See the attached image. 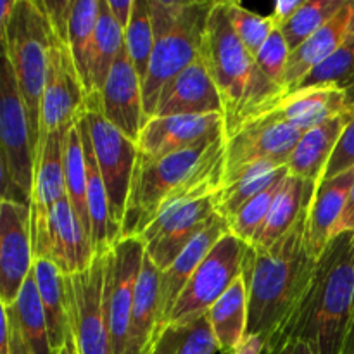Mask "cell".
<instances>
[{
	"label": "cell",
	"instance_id": "obj_1",
	"mask_svg": "<svg viewBox=\"0 0 354 354\" xmlns=\"http://www.w3.org/2000/svg\"><path fill=\"white\" fill-rule=\"evenodd\" d=\"M310 209V207H308ZM308 211L283 237L266 249L248 245L242 277L248 287V334L265 342V353L299 308L317 259L304 245ZM263 353V354H265Z\"/></svg>",
	"mask_w": 354,
	"mask_h": 354
},
{
	"label": "cell",
	"instance_id": "obj_2",
	"mask_svg": "<svg viewBox=\"0 0 354 354\" xmlns=\"http://www.w3.org/2000/svg\"><path fill=\"white\" fill-rule=\"evenodd\" d=\"M223 159L225 135L161 158L138 154L121 237H140L142 232L173 204L201 194L216 192Z\"/></svg>",
	"mask_w": 354,
	"mask_h": 354
},
{
	"label": "cell",
	"instance_id": "obj_3",
	"mask_svg": "<svg viewBox=\"0 0 354 354\" xmlns=\"http://www.w3.org/2000/svg\"><path fill=\"white\" fill-rule=\"evenodd\" d=\"M353 249V232H342L328 242L299 308L265 354L292 339L308 342L317 354H341L354 313Z\"/></svg>",
	"mask_w": 354,
	"mask_h": 354
},
{
	"label": "cell",
	"instance_id": "obj_4",
	"mask_svg": "<svg viewBox=\"0 0 354 354\" xmlns=\"http://www.w3.org/2000/svg\"><path fill=\"white\" fill-rule=\"evenodd\" d=\"M201 59L223 104L225 138L275 106L286 90L270 82L235 35L223 2H214L204 31Z\"/></svg>",
	"mask_w": 354,
	"mask_h": 354
},
{
	"label": "cell",
	"instance_id": "obj_5",
	"mask_svg": "<svg viewBox=\"0 0 354 354\" xmlns=\"http://www.w3.org/2000/svg\"><path fill=\"white\" fill-rule=\"evenodd\" d=\"M213 6L211 0H149L154 48L142 83L144 123L154 114L166 83L201 57Z\"/></svg>",
	"mask_w": 354,
	"mask_h": 354
},
{
	"label": "cell",
	"instance_id": "obj_6",
	"mask_svg": "<svg viewBox=\"0 0 354 354\" xmlns=\"http://www.w3.org/2000/svg\"><path fill=\"white\" fill-rule=\"evenodd\" d=\"M48 33L50 24L41 2L16 0L7 30L6 50L26 107L33 154H37L40 137V107L47 75Z\"/></svg>",
	"mask_w": 354,
	"mask_h": 354
},
{
	"label": "cell",
	"instance_id": "obj_7",
	"mask_svg": "<svg viewBox=\"0 0 354 354\" xmlns=\"http://www.w3.org/2000/svg\"><path fill=\"white\" fill-rule=\"evenodd\" d=\"M83 118L86 121L90 144H92L97 166H99L100 176L106 187L107 199H109L111 218L121 232L138 156L137 142L118 130L104 116L100 109L99 93L86 97Z\"/></svg>",
	"mask_w": 354,
	"mask_h": 354
},
{
	"label": "cell",
	"instance_id": "obj_8",
	"mask_svg": "<svg viewBox=\"0 0 354 354\" xmlns=\"http://www.w3.org/2000/svg\"><path fill=\"white\" fill-rule=\"evenodd\" d=\"M107 254L82 273L64 277L69 328L78 354H114L106 308Z\"/></svg>",
	"mask_w": 354,
	"mask_h": 354
},
{
	"label": "cell",
	"instance_id": "obj_9",
	"mask_svg": "<svg viewBox=\"0 0 354 354\" xmlns=\"http://www.w3.org/2000/svg\"><path fill=\"white\" fill-rule=\"evenodd\" d=\"M301 137L303 131L275 120L270 114H259L249 120L225 138L223 171L218 189L232 183L249 166L258 162L272 161L287 165L290 152Z\"/></svg>",
	"mask_w": 354,
	"mask_h": 354
},
{
	"label": "cell",
	"instance_id": "obj_10",
	"mask_svg": "<svg viewBox=\"0 0 354 354\" xmlns=\"http://www.w3.org/2000/svg\"><path fill=\"white\" fill-rule=\"evenodd\" d=\"M245 251L248 244L235 237L232 232H227L213 245L209 254L201 261L183 287L169 315L168 324L207 313V310L227 292L228 287L242 273Z\"/></svg>",
	"mask_w": 354,
	"mask_h": 354
},
{
	"label": "cell",
	"instance_id": "obj_11",
	"mask_svg": "<svg viewBox=\"0 0 354 354\" xmlns=\"http://www.w3.org/2000/svg\"><path fill=\"white\" fill-rule=\"evenodd\" d=\"M0 149L14 185L30 199L35 175L33 144L26 107L6 45H0Z\"/></svg>",
	"mask_w": 354,
	"mask_h": 354
},
{
	"label": "cell",
	"instance_id": "obj_12",
	"mask_svg": "<svg viewBox=\"0 0 354 354\" xmlns=\"http://www.w3.org/2000/svg\"><path fill=\"white\" fill-rule=\"evenodd\" d=\"M86 93L76 73L68 37L52 30L48 33L47 75L40 107L38 145L52 131L69 127L85 109ZM38 151V147H37ZM37 158V154H35Z\"/></svg>",
	"mask_w": 354,
	"mask_h": 354
},
{
	"label": "cell",
	"instance_id": "obj_13",
	"mask_svg": "<svg viewBox=\"0 0 354 354\" xmlns=\"http://www.w3.org/2000/svg\"><path fill=\"white\" fill-rule=\"evenodd\" d=\"M213 194H201L173 204L142 232L145 254L159 272L168 268L180 252L218 216Z\"/></svg>",
	"mask_w": 354,
	"mask_h": 354
},
{
	"label": "cell",
	"instance_id": "obj_14",
	"mask_svg": "<svg viewBox=\"0 0 354 354\" xmlns=\"http://www.w3.org/2000/svg\"><path fill=\"white\" fill-rule=\"evenodd\" d=\"M31 244L33 259H48L64 277L85 272L95 258L88 234L73 213L68 197L54 204L47 220L31 230Z\"/></svg>",
	"mask_w": 354,
	"mask_h": 354
},
{
	"label": "cell",
	"instance_id": "obj_15",
	"mask_svg": "<svg viewBox=\"0 0 354 354\" xmlns=\"http://www.w3.org/2000/svg\"><path fill=\"white\" fill-rule=\"evenodd\" d=\"M145 245L140 237H121L107 252L106 308L113 353L123 354Z\"/></svg>",
	"mask_w": 354,
	"mask_h": 354
},
{
	"label": "cell",
	"instance_id": "obj_16",
	"mask_svg": "<svg viewBox=\"0 0 354 354\" xmlns=\"http://www.w3.org/2000/svg\"><path fill=\"white\" fill-rule=\"evenodd\" d=\"M33 270L31 211L28 204L3 201L0 213V299L12 306Z\"/></svg>",
	"mask_w": 354,
	"mask_h": 354
},
{
	"label": "cell",
	"instance_id": "obj_17",
	"mask_svg": "<svg viewBox=\"0 0 354 354\" xmlns=\"http://www.w3.org/2000/svg\"><path fill=\"white\" fill-rule=\"evenodd\" d=\"M221 135H225L223 114L151 118L142 124L137 149L145 158H161Z\"/></svg>",
	"mask_w": 354,
	"mask_h": 354
},
{
	"label": "cell",
	"instance_id": "obj_18",
	"mask_svg": "<svg viewBox=\"0 0 354 354\" xmlns=\"http://www.w3.org/2000/svg\"><path fill=\"white\" fill-rule=\"evenodd\" d=\"M99 102L104 116L118 130L137 142L144 124V93L142 80L128 57L124 44L99 92Z\"/></svg>",
	"mask_w": 354,
	"mask_h": 354
},
{
	"label": "cell",
	"instance_id": "obj_19",
	"mask_svg": "<svg viewBox=\"0 0 354 354\" xmlns=\"http://www.w3.org/2000/svg\"><path fill=\"white\" fill-rule=\"evenodd\" d=\"M201 114H223V104L203 59L199 57L166 83L159 93L152 118Z\"/></svg>",
	"mask_w": 354,
	"mask_h": 354
},
{
	"label": "cell",
	"instance_id": "obj_20",
	"mask_svg": "<svg viewBox=\"0 0 354 354\" xmlns=\"http://www.w3.org/2000/svg\"><path fill=\"white\" fill-rule=\"evenodd\" d=\"M73 124L52 131L38 145L35 158L33 189L30 197L31 230L47 220L48 213L66 196L64 182V144L66 135Z\"/></svg>",
	"mask_w": 354,
	"mask_h": 354
},
{
	"label": "cell",
	"instance_id": "obj_21",
	"mask_svg": "<svg viewBox=\"0 0 354 354\" xmlns=\"http://www.w3.org/2000/svg\"><path fill=\"white\" fill-rule=\"evenodd\" d=\"M351 109V102L344 90L337 86L322 85L297 88L286 93L266 113L275 120L304 131L327 123L332 118Z\"/></svg>",
	"mask_w": 354,
	"mask_h": 354
},
{
	"label": "cell",
	"instance_id": "obj_22",
	"mask_svg": "<svg viewBox=\"0 0 354 354\" xmlns=\"http://www.w3.org/2000/svg\"><path fill=\"white\" fill-rule=\"evenodd\" d=\"M228 228L227 220L216 216L211 221L206 230L201 232L185 249L178 254V258L171 263L166 270H162L159 275V320H158V334L169 320L173 308L182 294L183 287L194 275L197 266L201 265L204 258L209 254L213 245L223 237Z\"/></svg>",
	"mask_w": 354,
	"mask_h": 354
},
{
	"label": "cell",
	"instance_id": "obj_23",
	"mask_svg": "<svg viewBox=\"0 0 354 354\" xmlns=\"http://www.w3.org/2000/svg\"><path fill=\"white\" fill-rule=\"evenodd\" d=\"M353 182L354 168L341 173L335 178L318 183L317 192L308 209L306 234H304L308 254L313 256L315 259L320 258L324 249L334 237V230L348 203Z\"/></svg>",
	"mask_w": 354,
	"mask_h": 354
},
{
	"label": "cell",
	"instance_id": "obj_24",
	"mask_svg": "<svg viewBox=\"0 0 354 354\" xmlns=\"http://www.w3.org/2000/svg\"><path fill=\"white\" fill-rule=\"evenodd\" d=\"M353 14L354 0H346L344 7L328 23H325L317 33L311 35L296 50L290 52L286 78H283V88L287 93L292 92L308 73L313 71L344 44L346 31H348Z\"/></svg>",
	"mask_w": 354,
	"mask_h": 354
},
{
	"label": "cell",
	"instance_id": "obj_25",
	"mask_svg": "<svg viewBox=\"0 0 354 354\" xmlns=\"http://www.w3.org/2000/svg\"><path fill=\"white\" fill-rule=\"evenodd\" d=\"M349 118L351 109L332 118L320 127L304 131L287 161L289 175L306 182L320 183Z\"/></svg>",
	"mask_w": 354,
	"mask_h": 354
},
{
	"label": "cell",
	"instance_id": "obj_26",
	"mask_svg": "<svg viewBox=\"0 0 354 354\" xmlns=\"http://www.w3.org/2000/svg\"><path fill=\"white\" fill-rule=\"evenodd\" d=\"M159 272L147 254L142 261L140 277L135 290L127 346L123 354H149L158 335L159 320Z\"/></svg>",
	"mask_w": 354,
	"mask_h": 354
},
{
	"label": "cell",
	"instance_id": "obj_27",
	"mask_svg": "<svg viewBox=\"0 0 354 354\" xmlns=\"http://www.w3.org/2000/svg\"><path fill=\"white\" fill-rule=\"evenodd\" d=\"M80 131H82L83 152H85L86 165V201H88V218H90V242H92L93 254H107L114 244L121 239V232L113 223L107 199L106 187L97 166L95 154L90 144L86 121L83 118V111L78 118Z\"/></svg>",
	"mask_w": 354,
	"mask_h": 354
},
{
	"label": "cell",
	"instance_id": "obj_28",
	"mask_svg": "<svg viewBox=\"0 0 354 354\" xmlns=\"http://www.w3.org/2000/svg\"><path fill=\"white\" fill-rule=\"evenodd\" d=\"M317 187L318 183L315 182H306L297 176L287 175L282 189L270 207L265 223L249 245L256 249H266L283 237L308 211Z\"/></svg>",
	"mask_w": 354,
	"mask_h": 354
},
{
	"label": "cell",
	"instance_id": "obj_29",
	"mask_svg": "<svg viewBox=\"0 0 354 354\" xmlns=\"http://www.w3.org/2000/svg\"><path fill=\"white\" fill-rule=\"evenodd\" d=\"M206 315L220 353L234 354L248 334V287L242 273Z\"/></svg>",
	"mask_w": 354,
	"mask_h": 354
},
{
	"label": "cell",
	"instance_id": "obj_30",
	"mask_svg": "<svg viewBox=\"0 0 354 354\" xmlns=\"http://www.w3.org/2000/svg\"><path fill=\"white\" fill-rule=\"evenodd\" d=\"M33 273L37 280L38 294L44 306L45 320H47L48 339L55 353L64 346L66 337L71 332L68 317V301H66L64 275L57 266L45 258L33 259Z\"/></svg>",
	"mask_w": 354,
	"mask_h": 354
},
{
	"label": "cell",
	"instance_id": "obj_31",
	"mask_svg": "<svg viewBox=\"0 0 354 354\" xmlns=\"http://www.w3.org/2000/svg\"><path fill=\"white\" fill-rule=\"evenodd\" d=\"M99 21V0H73L68 19V45L86 97L93 95V45Z\"/></svg>",
	"mask_w": 354,
	"mask_h": 354
},
{
	"label": "cell",
	"instance_id": "obj_32",
	"mask_svg": "<svg viewBox=\"0 0 354 354\" xmlns=\"http://www.w3.org/2000/svg\"><path fill=\"white\" fill-rule=\"evenodd\" d=\"M289 175L287 165L282 162H258L245 169L232 183L221 187L213 194L214 211L223 220H230L242 206L254 199L258 194L268 189L277 180H282Z\"/></svg>",
	"mask_w": 354,
	"mask_h": 354
},
{
	"label": "cell",
	"instance_id": "obj_33",
	"mask_svg": "<svg viewBox=\"0 0 354 354\" xmlns=\"http://www.w3.org/2000/svg\"><path fill=\"white\" fill-rule=\"evenodd\" d=\"M218 342L207 315L166 324L156 335L149 354H216Z\"/></svg>",
	"mask_w": 354,
	"mask_h": 354
},
{
	"label": "cell",
	"instance_id": "obj_34",
	"mask_svg": "<svg viewBox=\"0 0 354 354\" xmlns=\"http://www.w3.org/2000/svg\"><path fill=\"white\" fill-rule=\"evenodd\" d=\"M7 308L12 311L14 318H16L21 337H23L30 354H57L52 349L50 339H48L47 320H45L33 270L24 280L23 287L17 294V299L14 301L12 306Z\"/></svg>",
	"mask_w": 354,
	"mask_h": 354
},
{
	"label": "cell",
	"instance_id": "obj_35",
	"mask_svg": "<svg viewBox=\"0 0 354 354\" xmlns=\"http://www.w3.org/2000/svg\"><path fill=\"white\" fill-rule=\"evenodd\" d=\"M80 118V116H78ZM78 118L68 130L64 144V182L66 196L76 214L78 221L90 237L88 201H86V165L83 152L82 131H80Z\"/></svg>",
	"mask_w": 354,
	"mask_h": 354
},
{
	"label": "cell",
	"instance_id": "obj_36",
	"mask_svg": "<svg viewBox=\"0 0 354 354\" xmlns=\"http://www.w3.org/2000/svg\"><path fill=\"white\" fill-rule=\"evenodd\" d=\"M124 44V31L111 16L106 0H99V21L95 30V45H93L92 78L93 90L99 93L120 55Z\"/></svg>",
	"mask_w": 354,
	"mask_h": 354
},
{
	"label": "cell",
	"instance_id": "obj_37",
	"mask_svg": "<svg viewBox=\"0 0 354 354\" xmlns=\"http://www.w3.org/2000/svg\"><path fill=\"white\" fill-rule=\"evenodd\" d=\"M344 3L346 0H304L296 14L280 26L289 50H296L311 35L317 33L344 7Z\"/></svg>",
	"mask_w": 354,
	"mask_h": 354
},
{
	"label": "cell",
	"instance_id": "obj_38",
	"mask_svg": "<svg viewBox=\"0 0 354 354\" xmlns=\"http://www.w3.org/2000/svg\"><path fill=\"white\" fill-rule=\"evenodd\" d=\"M124 47L135 71L144 83L154 48V30H152L149 0H133L130 23L124 30Z\"/></svg>",
	"mask_w": 354,
	"mask_h": 354
},
{
	"label": "cell",
	"instance_id": "obj_39",
	"mask_svg": "<svg viewBox=\"0 0 354 354\" xmlns=\"http://www.w3.org/2000/svg\"><path fill=\"white\" fill-rule=\"evenodd\" d=\"M322 85L337 86L344 90L348 93L351 107L354 106V41L342 44L330 57L325 59L320 66L308 73L294 90Z\"/></svg>",
	"mask_w": 354,
	"mask_h": 354
},
{
	"label": "cell",
	"instance_id": "obj_40",
	"mask_svg": "<svg viewBox=\"0 0 354 354\" xmlns=\"http://www.w3.org/2000/svg\"><path fill=\"white\" fill-rule=\"evenodd\" d=\"M223 3L235 35L242 41V45L248 48L249 54L256 57L263 45H265V41L268 40L270 33L277 28L273 24L272 17L252 12V10L245 9L237 0H230V2Z\"/></svg>",
	"mask_w": 354,
	"mask_h": 354
},
{
	"label": "cell",
	"instance_id": "obj_41",
	"mask_svg": "<svg viewBox=\"0 0 354 354\" xmlns=\"http://www.w3.org/2000/svg\"><path fill=\"white\" fill-rule=\"evenodd\" d=\"M283 180H277L275 183L268 187L266 190H263L261 194L254 197V199L249 201L245 206H242L230 220L227 221L228 228H230L232 234L237 239H241L245 244H251L252 239L256 237V234L259 232V228L265 223L266 216L270 213V207H272L273 201H275L277 194L282 189Z\"/></svg>",
	"mask_w": 354,
	"mask_h": 354
},
{
	"label": "cell",
	"instance_id": "obj_42",
	"mask_svg": "<svg viewBox=\"0 0 354 354\" xmlns=\"http://www.w3.org/2000/svg\"><path fill=\"white\" fill-rule=\"evenodd\" d=\"M289 55H290L289 45H287L280 28H275V30L270 33L268 40L265 41L261 50L258 52L254 61L259 71H261L270 82L283 88V78H286V69H287Z\"/></svg>",
	"mask_w": 354,
	"mask_h": 354
},
{
	"label": "cell",
	"instance_id": "obj_43",
	"mask_svg": "<svg viewBox=\"0 0 354 354\" xmlns=\"http://www.w3.org/2000/svg\"><path fill=\"white\" fill-rule=\"evenodd\" d=\"M354 168V106L351 107V118H349L348 124L342 130L341 138H339L337 145L334 149L330 161H328L327 169L324 173V180H332L339 176L341 173L348 171Z\"/></svg>",
	"mask_w": 354,
	"mask_h": 354
},
{
	"label": "cell",
	"instance_id": "obj_44",
	"mask_svg": "<svg viewBox=\"0 0 354 354\" xmlns=\"http://www.w3.org/2000/svg\"><path fill=\"white\" fill-rule=\"evenodd\" d=\"M0 197H2L3 201H14V203L28 204V206H30V199L14 185L12 178H10V173L9 168H7L2 149H0Z\"/></svg>",
	"mask_w": 354,
	"mask_h": 354
},
{
	"label": "cell",
	"instance_id": "obj_45",
	"mask_svg": "<svg viewBox=\"0 0 354 354\" xmlns=\"http://www.w3.org/2000/svg\"><path fill=\"white\" fill-rule=\"evenodd\" d=\"M303 3L304 0H277V2L273 3L272 14H270L273 24H275L277 28L282 26L283 23H287V21L296 14V10L299 9Z\"/></svg>",
	"mask_w": 354,
	"mask_h": 354
},
{
	"label": "cell",
	"instance_id": "obj_46",
	"mask_svg": "<svg viewBox=\"0 0 354 354\" xmlns=\"http://www.w3.org/2000/svg\"><path fill=\"white\" fill-rule=\"evenodd\" d=\"M106 2L114 21L120 24L121 30H127L128 23H130L131 10H133V0H106Z\"/></svg>",
	"mask_w": 354,
	"mask_h": 354
},
{
	"label": "cell",
	"instance_id": "obj_47",
	"mask_svg": "<svg viewBox=\"0 0 354 354\" xmlns=\"http://www.w3.org/2000/svg\"><path fill=\"white\" fill-rule=\"evenodd\" d=\"M342 232H353L354 234V182L351 187V192H349L348 203H346L344 211H342L341 220H339L337 227H335V230H334V237L335 235L342 234Z\"/></svg>",
	"mask_w": 354,
	"mask_h": 354
},
{
	"label": "cell",
	"instance_id": "obj_48",
	"mask_svg": "<svg viewBox=\"0 0 354 354\" xmlns=\"http://www.w3.org/2000/svg\"><path fill=\"white\" fill-rule=\"evenodd\" d=\"M10 348V322L7 306L0 299V354H9Z\"/></svg>",
	"mask_w": 354,
	"mask_h": 354
},
{
	"label": "cell",
	"instance_id": "obj_49",
	"mask_svg": "<svg viewBox=\"0 0 354 354\" xmlns=\"http://www.w3.org/2000/svg\"><path fill=\"white\" fill-rule=\"evenodd\" d=\"M7 313H9V322H10V348H9V354H30L28 351L26 344H24L23 337H21L19 327L16 324V318H14L12 311L7 308Z\"/></svg>",
	"mask_w": 354,
	"mask_h": 354
},
{
	"label": "cell",
	"instance_id": "obj_50",
	"mask_svg": "<svg viewBox=\"0 0 354 354\" xmlns=\"http://www.w3.org/2000/svg\"><path fill=\"white\" fill-rule=\"evenodd\" d=\"M14 6L16 0H0V45H6L7 41V30H9Z\"/></svg>",
	"mask_w": 354,
	"mask_h": 354
},
{
	"label": "cell",
	"instance_id": "obj_51",
	"mask_svg": "<svg viewBox=\"0 0 354 354\" xmlns=\"http://www.w3.org/2000/svg\"><path fill=\"white\" fill-rule=\"evenodd\" d=\"M265 353V342L258 335H245L242 344L239 346L234 354H263Z\"/></svg>",
	"mask_w": 354,
	"mask_h": 354
},
{
	"label": "cell",
	"instance_id": "obj_52",
	"mask_svg": "<svg viewBox=\"0 0 354 354\" xmlns=\"http://www.w3.org/2000/svg\"><path fill=\"white\" fill-rule=\"evenodd\" d=\"M272 354H317V353H315V349L311 348L308 342L299 341V339H292V341H287L282 348H279Z\"/></svg>",
	"mask_w": 354,
	"mask_h": 354
},
{
	"label": "cell",
	"instance_id": "obj_53",
	"mask_svg": "<svg viewBox=\"0 0 354 354\" xmlns=\"http://www.w3.org/2000/svg\"><path fill=\"white\" fill-rule=\"evenodd\" d=\"M341 354H354V313L351 318V324H349L348 334H346L344 344H342Z\"/></svg>",
	"mask_w": 354,
	"mask_h": 354
},
{
	"label": "cell",
	"instance_id": "obj_54",
	"mask_svg": "<svg viewBox=\"0 0 354 354\" xmlns=\"http://www.w3.org/2000/svg\"><path fill=\"white\" fill-rule=\"evenodd\" d=\"M57 354H78V349H76L75 339H73L71 332H69V334H68V337H66L64 346H62V348L59 349Z\"/></svg>",
	"mask_w": 354,
	"mask_h": 354
},
{
	"label": "cell",
	"instance_id": "obj_55",
	"mask_svg": "<svg viewBox=\"0 0 354 354\" xmlns=\"http://www.w3.org/2000/svg\"><path fill=\"white\" fill-rule=\"evenodd\" d=\"M354 41V14L351 17V21H349V26H348V31H346V38H344V44H353Z\"/></svg>",
	"mask_w": 354,
	"mask_h": 354
},
{
	"label": "cell",
	"instance_id": "obj_56",
	"mask_svg": "<svg viewBox=\"0 0 354 354\" xmlns=\"http://www.w3.org/2000/svg\"><path fill=\"white\" fill-rule=\"evenodd\" d=\"M2 204H3V199L0 197V213H2Z\"/></svg>",
	"mask_w": 354,
	"mask_h": 354
},
{
	"label": "cell",
	"instance_id": "obj_57",
	"mask_svg": "<svg viewBox=\"0 0 354 354\" xmlns=\"http://www.w3.org/2000/svg\"><path fill=\"white\" fill-rule=\"evenodd\" d=\"M353 254H354V249H353Z\"/></svg>",
	"mask_w": 354,
	"mask_h": 354
}]
</instances>
